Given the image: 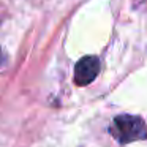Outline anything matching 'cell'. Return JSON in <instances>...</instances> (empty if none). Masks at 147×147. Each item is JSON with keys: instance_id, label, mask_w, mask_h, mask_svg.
I'll return each instance as SVG.
<instances>
[{"instance_id": "obj_3", "label": "cell", "mask_w": 147, "mask_h": 147, "mask_svg": "<svg viewBox=\"0 0 147 147\" xmlns=\"http://www.w3.org/2000/svg\"><path fill=\"white\" fill-rule=\"evenodd\" d=\"M0 62H2V55H0Z\"/></svg>"}, {"instance_id": "obj_1", "label": "cell", "mask_w": 147, "mask_h": 147, "mask_svg": "<svg viewBox=\"0 0 147 147\" xmlns=\"http://www.w3.org/2000/svg\"><path fill=\"white\" fill-rule=\"evenodd\" d=\"M109 133L119 144H130L134 141L147 139V125L139 115L120 114L112 119Z\"/></svg>"}, {"instance_id": "obj_2", "label": "cell", "mask_w": 147, "mask_h": 147, "mask_svg": "<svg viewBox=\"0 0 147 147\" xmlns=\"http://www.w3.org/2000/svg\"><path fill=\"white\" fill-rule=\"evenodd\" d=\"M100 73V60L95 55H86L74 65V84L79 87L89 86Z\"/></svg>"}]
</instances>
